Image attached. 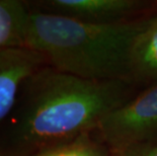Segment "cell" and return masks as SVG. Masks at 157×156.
I'll use <instances>...</instances> for the list:
<instances>
[{"label":"cell","instance_id":"5b68a950","mask_svg":"<svg viewBox=\"0 0 157 156\" xmlns=\"http://www.w3.org/2000/svg\"><path fill=\"white\" fill-rule=\"evenodd\" d=\"M50 5L60 14L84 21L109 24L129 21V16L144 7L136 0H54Z\"/></svg>","mask_w":157,"mask_h":156},{"label":"cell","instance_id":"9c48e42d","mask_svg":"<svg viewBox=\"0 0 157 156\" xmlns=\"http://www.w3.org/2000/svg\"><path fill=\"white\" fill-rule=\"evenodd\" d=\"M124 152L128 156H157V142L137 145Z\"/></svg>","mask_w":157,"mask_h":156},{"label":"cell","instance_id":"ba28073f","mask_svg":"<svg viewBox=\"0 0 157 156\" xmlns=\"http://www.w3.org/2000/svg\"><path fill=\"white\" fill-rule=\"evenodd\" d=\"M35 156H109L108 148L90 138L89 134L39 151Z\"/></svg>","mask_w":157,"mask_h":156},{"label":"cell","instance_id":"3957f363","mask_svg":"<svg viewBox=\"0 0 157 156\" xmlns=\"http://www.w3.org/2000/svg\"><path fill=\"white\" fill-rule=\"evenodd\" d=\"M98 131L115 152L146 143L157 134V82L116 108Z\"/></svg>","mask_w":157,"mask_h":156},{"label":"cell","instance_id":"30bf717a","mask_svg":"<svg viewBox=\"0 0 157 156\" xmlns=\"http://www.w3.org/2000/svg\"><path fill=\"white\" fill-rule=\"evenodd\" d=\"M112 156H128L125 152H115Z\"/></svg>","mask_w":157,"mask_h":156},{"label":"cell","instance_id":"6da1fadb","mask_svg":"<svg viewBox=\"0 0 157 156\" xmlns=\"http://www.w3.org/2000/svg\"><path fill=\"white\" fill-rule=\"evenodd\" d=\"M130 84L41 69L22 86L25 94L16 121L19 141L43 150L98 130L109 112L130 99Z\"/></svg>","mask_w":157,"mask_h":156},{"label":"cell","instance_id":"52a82bcc","mask_svg":"<svg viewBox=\"0 0 157 156\" xmlns=\"http://www.w3.org/2000/svg\"><path fill=\"white\" fill-rule=\"evenodd\" d=\"M29 11L17 0H0V49L25 47Z\"/></svg>","mask_w":157,"mask_h":156},{"label":"cell","instance_id":"8992f818","mask_svg":"<svg viewBox=\"0 0 157 156\" xmlns=\"http://www.w3.org/2000/svg\"><path fill=\"white\" fill-rule=\"evenodd\" d=\"M157 82V13L137 38L131 55V80Z\"/></svg>","mask_w":157,"mask_h":156},{"label":"cell","instance_id":"7a4b0ae2","mask_svg":"<svg viewBox=\"0 0 157 156\" xmlns=\"http://www.w3.org/2000/svg\"><path fill=\"white\" fill-rule=\"evenodd\" d=\"M151 16L98 24L60 13L29 12L25 47L57 71L89 80L131 82V55Z\"/></svg>","mask_w":157,"mask_h":156},{"label":"cell","instance_id":"277c9868","mask_svg":"<svg viewBox=\"0 0 157 156\" xmlns=\"http://www.w3.org/2000/svg\"><path fill=\"white\" fill-rule=\"evenodd\" d=\"M45 64L44 56L26 47L0 49V123L14 108L25 81Z\"/></svg>","mask_w":157,"mask_h":156}]
</instances>
